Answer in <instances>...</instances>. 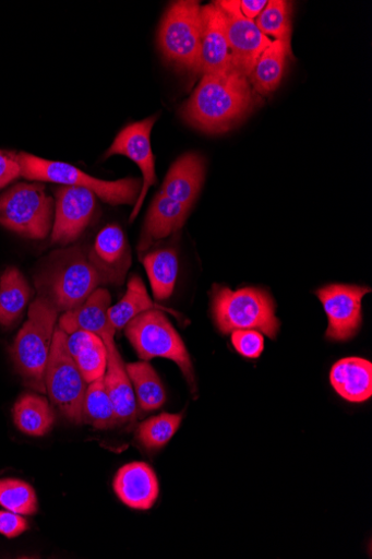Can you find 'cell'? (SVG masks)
<instances>
[{
    "label": "cell",
    "instance_id": "obj_14",
    "mask_svg": "<svg viewBox=\"0 0 372 559\" xmlns=\"http://www.w3.org/2000/svg\"><path fill=\"white\" fill-rule=\"evenodd\" d=\"M104 284L122 285L132 264V253L122 228L118 225L104 227L87 252Z\"/></svg>",
    "mask_w": 372,
    "mask_h": 559
},
{
    "label": "cell",
    "instance_id": "obj_4",
    "mask_svg": "<svg viewBox=\"0 0 372 559\" xmlns=\"http://www.w3.org/2000/svg\"><path fill=\"white\" fill-rule=\"evenodd\" d=\"M276 310L275 300L263 289L231 290L225 286L216 287L214 316L224 334L238 330H255L276 340L280 330Z\"/></svg>",
    "mask_w": 372,
    "mask_h": 559
},
{
    "label": "cell",
    "instance_id": "obj_5",
    "mask_svg": "<svg viewBox=\"0 0 372 559\" xmlns=\"http://www.w3.org/2000/svg\"><path fill=\"white\" fill-rule=\"evenodd\" d=\"M21 176L38 182H56L64 186L85 188L110 205H135L141 193L142 180L127 178L105 181L86 175L72 165L49 162L29 154L17 155Z\"/></svg>",
    "mask_w": 372,
    "mask_h": 559
},
{
    "label": "cell",
    "instance_id": "obj_15",
    "mask_svg": "<svg viewBox=\"0 0 372 559\" xmlns=\"http://www.w3.org/2000/svg\"><path fill=\"white\" fill-rule=\"evenodd\" d=\"M202 38L199 72L226 73L233 69L225 13L217 2L201 8Z\"/></svg>",
    "mask_w": 372,
    "mask_h": 559
},
{
    "label": "cell",
    "instance_id": "obj_35",
    "mask_svg": "<svg viewBox=\"0 0 372 559\" xmlns=\"http://www.w3.org/2000/svg\"><path fill=\"white\" fill-rule=\"evenodd\" d=\"M28 530L27 522L13 512H0V534L8 538H15Z\"/></svg>",
    "mask_w": 372,
    "mask_h": 559
},
{
    "label": "cell",
    "instance_id": "obj_10",
    "mask_svg": "<svg viewBox=\"0 0 372 559\" xmlns=\"http://www.w3.org/2000/svg\"><path fill=\"white\" fill-rule=\"evenodd\" d=\"M371 289L365 286L333 284L315 292L328 317L326 336L331 341L351 340L362 323V298Z\"/></svg>",
    "mask_w": 372,
    "mask_h": 559
},
{
    "label": "cell",
    "instance_id": "obj_13",
    "mask_svg": "<svg viewBox=\"0 0 372 559\" xmlns=\"http://www.w3.org/2000/svg\"><path fill=\"white\" fill-rule=\"evenodd\" d=\"M96 207V194L91 190L74 186L60 188L51 240L60 245L75 241L87 228Z\"/></svg>",
    "mask_w": 372,
    "mask_h": 559
},
{
    "label": "cell",
    "instance_id": "obj_22",
    "mask_svg": "<svg viewBox=\"0 0 372 559\" xmlns=\"http://www.w3.org/2000/svg\"><path fill=\"white\" fill-rule=\"evenodd\" d=\"M288 56H291V47L279 40H273L272 45L264 49L248 78L257 93L267 95L279 87Z\"/></svg>",
    "mask_w": 372,
    "mask_h": 559
},
{
    "label": "cell",
    "instance_id": "obj_27",
    "mask_svg": "<svg viewBox=\"0 0 372 559\" xmlns=\"http://www.w3.org/2000/svg\"><path fill=\"white\" fill-rule=\"evenodd\" d=\"M153 302L141 277L133 275L123 298L109 310L110 323L116 331L123 330L139 316L155 310Z\"/></svg>",
    "mask_w": 372,
    "mask_h": 559
},
{
    "label": "cell",
    "instance_id": "obj_31",
    "mask_svg": "<svg viewBox=\"0 0 372 559\" xmlns=\"http://www.w3.org/2000/svg\"><path fill=\"white\" fill-rule=\"evenodd\" d=\"M0 506L20 515L37 512V497L31 485L19 479H0Z\"/></svg>",
    "mask_w": 372,
    "mask_h": 559
},
{
    "label": "cell",
    "instance_id": "obj_37",
    "mask_svg": "<svg viewBox=\"0 0 372 559\" xmlns=\"http://www.w3.org/2000/svg\"><path fill=\"white\" fill-rule=\"evenodd\" d=\"M267 5V0H242L240 10L247 19L255 21Z\"/></svg>",
    "mask_w": 372,
    "mask_h": 559
},
{
    "label": "cell",
    "instance_id": "obj_18",
    "mask_svg": "<svg viewBox=\"0 0 372 559\" xmlns=\"http://www.w3.org/2000/svg\"><path fill=\"white\" fill-rule=\"evenodd\" d=\"M189 213L190 209L182 203L157 193L144 223L139 252L146 251L155 242L179 231L184 226Z\"/></svg>",
    "mask_w": 372,
    "mask_h": 559
},
{
    "label": "cell",
    "instance_id": "obj_29",
    "mask_svg": "<svg viewBox=\"0 0 372 559\" xmlns=\"http://www.w3.org/2000/svg\"><path fill=\"white\" fill-rule=\"evenodd\" d=\"M292 5L285 0H272L254 21L260 32L290 46Z\"/></svg>",
    "mask_w": 372,
    "mask_h": 559
},
{
    "label": "cell",
    "instance_id": "obj_17",
    "mask_svg": "<svg viewBox=\"0 0 372 559\" xmlns=\"http://www.w3.org/2000/svg\"><path fill=\"white\" fill-rule=\"evenodd\" d=\"M111 295L108 289L96 288L77 308L64 312L60 329L67 334L84 331L103 337L117 331L110 323Z\"/></svg>",
    "mask_w": 372,
    "mask_h": 559
},
{
    "label": "cell",
    "instance_id": "obj_33",
    "mask_svg": "<svg viewBox=\"0 0 372 559\" xmlns=\"http://www.w3.org/2000/svg\"><path fill=\"white\" fill-rule=\"evenodd\" d=\"M235 348L242 357L259 359L264 349V337L255 330H238L231 333Z\"/></svg>",
    "mask_w": 372,
    "mask_h": 559
},
{
    "label": "cell",
    "instance_id": "obj_2",
    "mask_svg": "<svg viewBox=\"0 0 372 559\" xmlns=\"http://www.w3.org/2000/svg\"><path fill=\"white\" fill-rule=\"evenodd\" d=\"M35 280L38 296L55 305L60 313L77 308L96 288L104 285L81 246L52 252Z\"/></svg>",
    "mask_w": 372,
    "mask_h": 559
},
{
    "label": "cell",
    "instance_id": "obj_23",
    "mask_svg": "<svg viewBox=\"0 0 372 559\" xmlns=\"http://www.w3.org/2000/svg\"><path fill=\"white\" fill-rule=\"evenodd\" d=\"M153 295L158 300H166L173 294L178 274L179 260L173 248L148 252L143 259Z\"/></svg>",
    "mask_w": 372,
    "mask_h": 559
},
{
    "label": "cell",
    "instance_id": "obj_12",
    "mask_svg": "<svg viewBox=\"0 0 372 559\" xmlns=\"http://www.w3.org/2000/svg\"><path fill=\"white\" fill-rule=\"evenodd\" d=\"M157 117L134 122L125 127L116 138L105 157L124 156L135 163L142 171V189L135 202L130 222L137 217L148 189L156 185L155 159L151 145V132Z\"/></svg>",
    "mask_w": 372,
    "mask_h": 559
},
{
    "label": "cell",
    "instance_id": "obj_32",
    "mask_svg": "<svg viewBox=\"0 0 372 559\" xmlns=\"http://www.w3.org/2000/svg\"><path fill=\"white\" fill-rule=\"evenodd\" d=\"M75 362L87 384L104 378L106 367H108V350H106L104 341L96 336L79 355Z\"/></svg>",
    "mask_w": 372,
    "mask_h": 559
},
{
    "label": "cell",
    "instance_id": "obj_26",
    "mask_svg": "<svg viewBox=\"0 0 372 559\" xmlns=\"http://www.w3.org/2000/svg\"><path fill=\"white\" fill-rule=\"evenodd\" d=\"M136 397L137 408L151 413L161 408L166 403L167 394L161 379L153 367L141 361L125 366Z\"/></svg>",
    "mask_w": 372,
    "mask_h": 559
},
{
    "label": "cell",
    "instance_id": "obj_3",
    "mask_svg": "<svg viewBox=\"0 0 372 559\" xmlns=\"http://www.w3.org/2000/svg\"><path fill=\"white\" fill-rule=\"evenodd\" d=\"M60 312L46 298L38 296L31 305L28 320L20 331L12 358L24 383L45 393V370Z\"/></svg>",
    "mask_w": 372,
    "mask_h": 559
},
{
    "label": "cell",
    "instance_id": "obj_19",
    "mask_svg": "<svg viewBox=\"0 0 372 559\" xmlns=\"http://www.w3.org/2000/svg\"><path fill=\"white\" fill-rule=\"evenodd\" d=\"M118 497L133 510L148 511L159 495V485L153 469L144 463L122 467L115 479Z\"/></svg>",
    "mask_w": 372,
    "mask_h": 559
},
{
    "label": "cell",
    "instance_id": "obj_6",
    "mask_svg": "<svg viewBox=\"0 0 372 559\" xmlns=\"http://www.w3.org/2000/svg\"><path fill=\"white\" fill-rule=\"evenodd\" d=\"M125 335L142 361L164 358L173 361L182 371L192 391L195 377L190 354L168 318L157 310L147 311L125 328Z\"/></svg>",
    "mask_w": 372,
    "mask_h": 559
},
{
    "label": "cell",
    "instance_id": "obj_20",
    "mask_svg": "<svg viewBox=\"0 0 372 559\" xmlns=\"http://www.w3.org/2000/svg\"><path fill=\"white\" fill-rule=\"evenodd\" d=\"M205 176L203 159L196 154H187L170 168L163 185V193L189 207L194 205Z\"/></svg>",
    "mask_w": 372,
    "mask_h": 559
},
{
    "label": "cell",
    "instance_id": "obj_9",
    "mask_svg": "<svg viewBox=\"0 0 372 559\" xmlns=\"http://www.w3.org/2000/svg\"><path fill=\"white\" fill-rule=\"evenodd\" d=\"M55 201L41 183H20L0 197V225L32 239L47 237Z\"/></svg>",
    "mask_w": 372,
    "mask_h": 559
},
{
    "label": "cell",
    "instance_id": "obj_36",
    "mask_svg": "<svg viewBox=\"0 0 372 559\" xmlns=\"http://www.w3.org/2000/svg\"><path fill=\"white\" fill-rule=\"evenodd\" d=\"M97 335L77 331L72 334H68L67 347L71 357L76 360L79 355L94 341Z\"/></svg>",
    "mask_w": 372,
    "mask_h": 559
},
{
    "label": "cell",
    "instance_id": "obj_25",
    "mask_svg": "<svg viewBox=\"0 0 372 559\" xmlns=\"http://www.w3.org/2000/svg\"><path fill=\"white\" fill-rule=\"evenodd\" d=\"M32 289L15 267H10L0 278V325L10 328L22 317Z\"/></svg>",
    "mask_w": 372,
    "mask_h": 559
},
{
    "label": "cell",
    "instance_id": "obj_16",
    "mask_svg": "<svg viewBox=\"0 0 372 559\" xmlns=\"http://www.w3.org/2000/svg\"><path fill=\"white\" fill-rule=\"evenodd\" d=\"M116 333L100 337L108 350V367L104 376L106 391L113 403L119 425L132 423L137 417V403L132 382L115 341Z\"/></svg>",
    "mask_w": 372,
    "mask_h": 559
},
{
    "label": "cell",
    "instance_id": "obj_34",
    "mask_svg": "<svg viewBox=\"0 0 372 559\" xmlns=\"http://www.w3.org/2000/svg\"><path fill=\"white\" fill-rule=\"evenodd\" d=\"M21 177L17 155L13 152L0 151V189Z\"/></svg>",
    "mask_w": 372,
    "mask_h": 559
},
{
    "label": "cell",
    "instance_id": "obj_11",
    "mask_svg": "<svg viewBox=\"0 0 372 559\" xmlns=\"http://www.w3.org/2000/svg\"><path fill=\"white\" fill-rule=\"evenodd\" d=\"M217 4L226 16L233 69L249 78L264 49L273 40L260 32L254 21L241 13L240 2L237 0H224Z\"/></svg>",
    "mask_w": 372,
    "mask_h": 559
},
{
    "label": "cell",
    "instance_id": "obj_30",
    "mask_svg": "<svg viewBox=\"0 0 372 559\" xmlns=\"http://www.w3.org/2000/svg\"><path fill=\"white\" fill-rule=\"evenodd\" d=\"M181 423V415L163 414L149 418L140 425L136 438L146 450L161 449L173 438Z\"/></svg>",
    "mask_w": 372,
    "mask_h": 559
},
{
    "label": "cell",
    "instance_id": "obj_24",
    "mask_svg": "<svg viewBox=\"0 0 372 559\" xmlns=\"http://www.w3.org/2000/svg\"><path fill=\"white\" fill-rule=\"evenodd\" d=\"M56 416L48 401L37 394H24L14 406V423L31 437H43L55 426Z\"/></svg>",
    "mask_w": 372,
    "mask_h": 559
},
{
    "label": "cell",
    "instance_id": "obj_7",
    "mask_svg": "<svg viewBox=\"0 0 372 559\" xmlns=\"http://www.w3.org/2000/svg\"><path fill=\"white\" fill-rule=\"evenodd\" d=\"M68 334L56 330L45 370V388L52 404L75 425L83 424V402L87 389L67 347Z\"/></svg>",
    "mask_w": 372,
    "mask_h": 559
},
{
    "label": "cell",
    "instance_id": "obj_1",
    "mask_svg": "<svg viewBox=\"0 0 372 559\" xmlns=\"http://www.w3.org/2000/svg\"><path fill=\"white\" fill-rule=\"evenodd\" d=\"M253 94L248 78L236 70L203 75L181 110L184 120L206 133H224L249 114Z\"/></svg>",
    "mask_w": 372,
    "mask_h": 559
},
{
    "label": "cell",
    "instance_id": "obj_28",
    "mask_svg": "<svg viewBox=\"0 0 372 559\" xmlns=\"http://www.w3.org/2000/svg\"><path fill=\"white\" fill-rule=\"evenodd\" d=\"M83 423L98 430L119 425L113 403L105 389L104 378L89 383L83 402Z\"/></svg>",
    "mask_w": 372,
    "mask_h": 559
},
{
    "label": "cell",
    "instance_id": "obj_21",
    "mask_svg": "<svg viewBox=\"0 0 372 559\" xmlns=\"http://www.w3.org/2000/svg\"><path fill=\"white\" fill-rule=\"evenodd\" d=\"M331 382L343 399L364 402L372 395V365L360 358L343 359L333 367Z\"/></svg>",
    "mask_w": 372,
    "mask_h": 559
},
{
    "label": "cell",
    "instance_id": "obj_8",
    "mask_svg": "<svg viewBox=\"0 0 372 559\" xmlns=\"http://www.w3.org/2000/svg\"><path fill=\"white\" fill-rule=\"evenodd\" d=\"M199 2L181 0L170 7L158 31L165 58L180 69L199 72L202 15Z\"/></svg>",
    "mask_w": 372,
    "mask_h": 559
}]
</instances>
